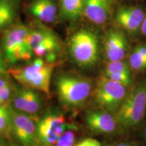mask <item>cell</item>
I'll return each mask as SVG.
<instances>
[{
  "label": "cell",
  "mask_w": 146,
  "mask_h": 146,
  "mask_svg": "<svg viewBox=\"0 0 146 146\" xmlns=\"http://www.w3.org/2000/svg\"><path fill=\"white\" fill-rule=\"evenodd\" d=\"M56 64L41 58H37L22 67H14L8 70L18 83L24 87L50 94V83Z\"/></svg>",
  "instance_id": "1"
},
{
  "label": "cell",
  "mask_w": 146,
  "mask_h": 146,
  "mask_svg": "<svg viewBox=\"0 0 146 146\" xmlns=\"http://www.w3.org/2000/svg\"><path fill=\"white\" fill-rule=\"evenodd\" d=\"M31 29L23 24L12 25L5 31L2 38V50L5 60L13 64L28 61L33 56L29 41Z\"/></svg>",
  "instance_id": "2"
},
{
  "label": "cell",
  "mask_w": 146,
  "mask_h": 146,
  "mask_svg": "<svg viewBox=\"0 0 146 146\" xmlns=\"http://www.w3.org/2000/svg\"><path fill=\"white\" fill-rule=\"evenodd\" d=\"M55 87L60 102L70 108L79 107L90 96L93 83L90 79L81 76L62 74L56 78Z\"/></svg>",
  "instance_id": "3"
},
{
  "label": "cell",
  "mask_w": 146,
  "mask_h": 146,
  "mask_svg": "<svg viewBox=\"0 0 146 146\" xmlns=\"http://www.w3.org/2000/svg\"><path fill=\"white\" fill-rule=\"evenodd\" d=\"M99 39L96 34L87 29L76 31L70 36L68 50L76 64L84 68L91 67L99 59Z\"/></svg>",
  "instance_id": "4"
},
{
  "label": "cell",
  "mask_w": 146,
  "mask_h": 146,
  "mask_svg": "<svg viewBox=\"0 0 146 146\" xmlns=\"http://www.w3.org/2000/svg\"><path fill=\"white\" fill-rule=\"evenodd\" d=\"M146 110V81L139 82L127 94L116 112V120L123 127L133 128L139 124Z\"/></svg>",
  "instance_id": "5"
},
{
  "label": "cell",
  "mask_w": 146,
  "mask_h": 146,
  "mask_svg": "<svg viewBox=\"0 0 146 146\" xmlns=\"http://www.w3.org/2000/svg\"><path fill=\"white\" fill-rule=\"evenodd\" d=\"M97 105L108 112H116L127 96V87L106 76H100L94 89Z\"/></svg>",
  "instance_id": "6"
},
{
  "label": "cell",
  "mask_w": 146,
  "mask_h": 146,
  "mask_svg": "<svg viewBox=\"0 0 146 146\" xmlns=\"http://www.w3.org/2000/svg\"><path fill=\"white\" fill-rule=\"evenodd\" d=\"M12 110V129L18 141L24 146H36L37 137L36 119L25 113Z\"/></svg>",
  "instance_id": "7"
},
{
  "label": "cell",
  "mask_w": 146,
  "mask_h": 146,
  "mask_svg": "<svg viewBox=\"0 0 146 146\" xmlns=\"http://www.w3.org/2000/svg\"><path fill=\"white\" fill-rule=\"evenodd\" d=\"M64 116L59 114L45 116L37 124V137L43 146H54L66 131Z\"/></svg>",
  "instance_id": "8"
},
{
  "label": "cell",
  "mask_w": 146,
  "mask_h": 146,
  "mask_svg": "<svg viewBox=\"0 0 146 146\" xmlns=\"http://www.w3.org/2000/svg\"><path fill=\"white\" fill-rule=\"evenodd\" d=\"M104 50L108 62L123 60L128 52V42L121 29H110L104 38Z\"/></svg>",
  "instance_id": "9"
},
{
  "label": "cell",
  "mask_w": 146,
  "mask_h": 146,
  "mask_svg": "<svg viewBox=\"0 0 146 146\" xmlns=\"http://www.w3.org/2000/svg\"><path fill=\"white\" fill-rule=\"evenodd\" d=\"M145 17L144 11L140 7L123 6L116 10L114 20L120 28L132 35H135L141 30Z\"/></svg>",
  "instance_id": "10"
},
{
  "label": "cell",
  "mask_w": 146,
  "mask_h": 146,
  "mask_svg": "<svg viewBox=\"0 0 146 146\" xmlns=\"http://www.w3.org/2000/svg\"><path fill=\"white\" fill-rule=\"evenodd\" d=\"M113 5L114 0H84L83 15L95 25H104L110 18Z\"/></svg>",
  "instance_id": "11"
},
{
  "label": "cell",
  "mask_w": 146,
  "mask_h": 146,
  "mask_svg": "<svg viewBox=\"0 0 146 146\" xmlns=\"http://www.w3.org/2000/svg\"><path fill=\"white\" fill-rule=\"evenodd\" d=\"M28 12L40 23L52 24L57 19L59 10L53 0H32Z\"/></svg>",
  "instance_id": "12"
},
{
  "label": "cell",
  "mask_w": 146,
  "mask_h": 146,
  "mask_svg": "<svg viewBox=\"0 0 146 146\" xmlns=\"http://www.w3.org/2000/svg\"><path fill=\"white\" fill-rule=\"evenodd\" d=\"M85 121L89 129L100 133H111L116 128V118L106 111H91L85 116Z\"/></svg>",
  "instance_id": "13"
},
{
  "label": "cell",
  "mask_w": 146,
  "mask_h": 146,
  "mask_svg": "<svg viewBox=\"0 0 146 146\" xmlns=\"http://www.w3.org/2000/svg\"><path fill=\"white\" fill-rule=\"evenodd\" d=\"M104 74L106 77L126 87L131 84L130 67L123 60L108 62L106 65Z\"/></svg>",
  "instance_id": "14"
},
{
  "label": "cell",
  "mask_w": 146,
  "mask_h": 146,
  "mask_svg": "<svg viewBox=\"0 0 146 146\" xmlns=\"http://www.w3.org/2000/svg\"><path fill=\"white\" fill-rule=\"evenodd\" d=\"M84 0H59V14L63 19L76 22L83 16Z\"/></svg>",
  "instance_id": "15"
},
{
  "label": "cell",
  "mask_w": 146,
  "mask_h": 146,
  "mask_svg": "<svg viewBox=\"0 0 146 146\" xmlns=\"http://www.w3.org/2000/svg\"><path fill=\"white\" fill-rule=\"evenodd\" d=\"M18 8L17 0H0V31L13 25Z\"/></svg>",
  "instance_id": "16"
},
{
  "label": "cell",
  "mask_w": 146,
  "mask_h": 146,
  "mask_svg": "<svg viewBox=\"0 0 146 146\" xmlns=\"http://www.w3.org/2000/svg\"><path fill=\"white\" fill-rule=\"evenodd\" d=\"M129 65L135 72L146 70V44H139L133 48L129 57Z\"/></svg>",
  "instance_id": "17"
},
{
  "label": "cell",
  "mask_w": 146,
  "mask_h": 146,
  "mask_svg": "<svg viewBox=\"0 0 146 146\" xmlns=\"http://www.w3.org/2000/svg\"><path fill=\"white\" fill-rule=\"evenodd\" d=\"M58 36L50 29L45 27H39L36 29H31L29 34V41L32 50L44 42L56 39Z\"/></svg>",
  "instance_id": "18"
},
{
  "label": "cell",
  "mask_w": 146,
  "mask_h": 146,
  "mask_svg": "<svg viewBox=\"0 0 146 146\" xmlns=\"http://www.w3.org/2000/svg\"><path fill=\"white\" fill-rule=\"evenodd\" d=\"M41 106V99L39 94L35 90H31L29 98L27 100L26 106L24 109L23 113L27 114H35L39 111Z\"/></svg>",
  "instance_id": "19"
},
{
  "label": "cell",
  "mask_w": 146,
  "mask_h": 146,
  "mask_svg": "<svg viewBox=\"0 0 146 146\" xmlns=\"http://www.w3.org/2000/svg\"><path fill=\"white\" fill-rule=\"evenodd\" d=\"M12 129V110L7 105L0 106V135Z\"/></svg>",
  "instance_id": "20"
},
{
  "label": "cell",
  "mask_w": 146,
  "mask_h": 146,
  "mask_svg": "<svg viewBox=\"0 0 146 146\" xmlns=\"http://www.w3.org/2000/svg\"><path fill=\"white\" fill-rule=\"evenodd\" d=\"M75 141V135L70 130L66 131L62 135L55 146H74Z\"/></svg>",
  "instance_id": "21"
},
{
  "label": "cell",
  "mask_w": 146,
  "mask_h": 146,
  "mask_svg": "<svg viewBox=\"0 0 146 146\" xmlns=\"http://www.w3.org/2000/svg\"><path fill=\"white\" fill-rule=\"evenodd\" d=\"M12 96V87L9 86L5 88L0 89V106L7 105L9 100Z\"/></svg>",
  "instance_id": "22"
},
{
  "label": "cell",
  "mask_w": 146,
  "mask_h": 146,
  "mask_svg": "<svg viewBox=\"0 0 146 146\" xmlns=\"http://www.w3.org/2000/svg\"><path fill=\"white\" fill-rule=\"evenodd\" d=\"M75 146H102V145L100 141L95 139L87 138L82 140Z\"/></svg>",
  "instance_id": "23"
},
{
  "label": "cell",
  "mask_w": 146,
  "mask_h": 146,
  "mask_svg": "<svg viewBox=\"0 0 146 146\" xmlns=\"http://www.w3.org/2000/svg\"><path fill=\"white\" fill-rule=\"evenodd\" d=\"M3 54V53L0 50V76L3 75L8 72L4 63V56Z\"/></svg>",
  "instance_id": "24"
},
{
  "label": "cell",
  "mask_w": 146,
  "mask_h": 146,
  "mask_svg": "<svg viewBox=\"0 0 146 146\" xmlns=\"http://www.w3.org/2000/svg\"><path fill=\"white\" fill-rule=\"evenodd\" d=\"M3 75L0 76V89L11 86V83L9 80L5 77H2Z\"/></svg>",
  "instance_id": "25"
},
{
  "label": "cell",
  "mask_w": 146,
  "mask_h": 146,
  "mask_svg": "<svg viewBox=\"0 0 146 146\" xmlns=\"http://www.w3.org/2000/svg\"><path fill=\"white\" fill-rule=\"evenodd\" d=\"M141 31L144 35L146 36V16L145 17V18H144L143 23H142Z\"/></svg>",
  "instance_id": "26"
},
{
  "label": "cell",
  "mask_w": 146,
  "mask_h": 146,
  "mask_svg": "<svg viewBox=\"0 0 146 146\" xmlns=\"http://www.w3.org/2000/svg\"><path fill=\"white\" fill-rule=\"evenodd\" d=\"M116 146H134L133 145H131L130 143H119Z\"/></svg>",
  "instance_id": "27"
},
{
  "label": "cell",
  "mask_w": 146,
  "mask_h": 146,
  "mask_svg": "<svg viewBox=\"0 0 146 146\" xmlns=\"http://www.w3.org/2000/svg\"><path fill=\"white\" fill-rule=\"evenodd\" d=\"M143 134H144V137H145V138L146 139V129H145V131H144Z\"/></svg>",
  "instance_id": "28"
},
{
  "label": "cell",
  "mask_w": 146,
  "mask_h": 146,
  "mask_svg": "<svg viewBox=\"0 0 146 146\" xmlns=\"http://www.w3.org/2000/svg\"><path fill=\"white\" fill-rule=\"evenodd\" d=\"M12 146H17V145H12Z\"/></svg>",
  "instance_id": "29"
}]
</instances>
